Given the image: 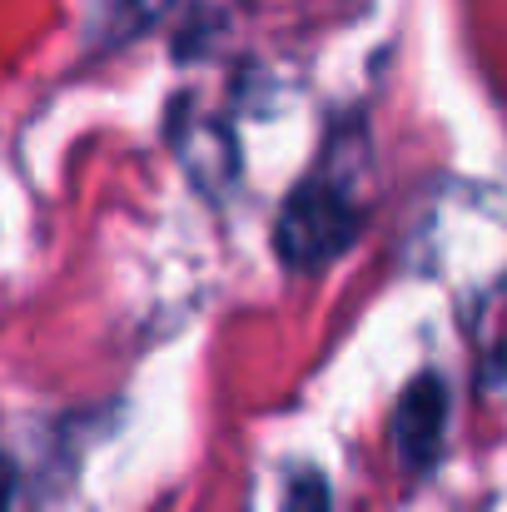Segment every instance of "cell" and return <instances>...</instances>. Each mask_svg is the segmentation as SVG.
Instances as JSON below:
<instances>
[{"instance_id": "1", "label": "cell", "mask_w": 507, "mask_h": 512, "mask_svg": "<svg viewBox=\"0 0 507 512\" xmlns=\"http://www.w3.org/2000/svg\"><path fill=\"white\" fill-rule=\"evenodd\" d=\"M358 239V204L348 189H338L334 179H304L284 214H279V229H274V244H279V259L299 274L309 269H324L334 264L338 254Z\"/></svg>"}, {"instance_id": "2", "label": "cell", "mask_w": 507, "mask_h": 512, "mask_svg": "<svg viewBox=\"0 0 507 512\" xmlns=\"http://www.w3.org/2000/svg\"><path fill=\"white\" fill-rule=\"evenodd\" d=\"M443 433H448V383L438 373H418L403 398H398V413H393V443H398V458L423 473L438 463L443 453Z\"/></svg>"}, {"instance_id": "3", "label": "cell", "mask_w": 507, "mask_h": 512, "mask_svg": "<svg viewBox=\"0 0 507 512\" xmlns=\"http://www.w3.org/2000/svg\"><path fill=\"white\" fill-rule=\"evenodd\" d=\"M284 512H334L324 473H299L289 483V493H284Z\"/></svg>"}, {"instance_id": "4", "label": "cell", "mask_w": 507, "mask_h": 512, "mask_svg": "<svg viewBox=\"0 0 507 512\" xmlns=\"http://www.w3.org/2000/svg\"><path fill=\"white\" fill-rule=\"evenodd\" d=\"M10 493H15V473H10V463L0 458V512L10 508Z\"/></svg>"}]
</instances>
